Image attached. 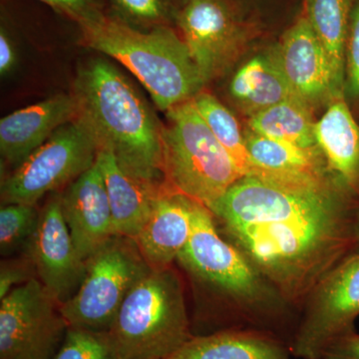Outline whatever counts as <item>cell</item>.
<instances>
[{"instance_id":"9","label":"cell","mask_w":359,"mask_h":359,"mask_svg":"<svg viewBox=\"0 0 359 359\" xmlns=\"http://www.w3.org/2000/svg\"><path fill=\"white\" fill-rule=\"evenodd\" d=\"M359 316V250L346 257L320 283L304 302L292 355L321 359L328 346L353 332Z\"/></svg>"},{"instance_id":"28","label":"cell","mask_w":359,"mask_h":359,"mask_svg":"<svg viewBox=\"0 0 359 359\" xmlns=\"http://www.w3.org/2000/svg\"><path fill=\"white\" fill-rule=\"evenodd\" d=\"M36 269L27 254L4 257L0 263V299L21 285L35 280Z\"/></svg>"},{"instance_id":"13","label":"cell","mask_w":359,"mask_h":359,"mask_svg":"<svg viewBox=\"0 0 359 359\" xmlns=\"http://www.w3.org/2000/svg\"><path fill=\"white\" fill-rule=\"evenodd\" d=\"M273 50L294 93L311 107L344 97L335 88L330 60L306 16L290 26Z\"/></svg>"},{"instance_id":"31","label":"cell","mask_w":359,"mask_h":359,"mask_svg":"<svg viewBox=\"0 0 359 359\" xmlns=\"http://www.w3.org/2000/svg\"><path fill=\"white\" fill-rule=\"evenodd\" d=\"M321 359H359V334L353 330L334 340Z\"/></svg>"},{"instance_id":"3","label":"cell","mask_w":359,"mask_h":359,"mask_svg":"<svg viewBox=\"0 0 359 359\" xmlns=\"http://www.w3.org/2000/svg\"><path fill=\"white\" fill-rule=\"evenodd\" d=\"M78 122L127 173L164 184L162 127L133 83L116 66L94 58L78 70L73 93Z\"/></svg>"},{"instance_id":"19","label":"cell","mask_w":359,"mask_h":359,"mask_svg":"<svg viewBox=\"0 0 359 359\" xmlns=\"http://www.w3.org/2000/svg\"><path fill=\"white\" fill-rule=\"evenodd\" d=\"M316 139L328 172L346 188L359 165V123L346 97L328 104L325 114L316 123Z\"/></svg>"},{"instance_id":"20","label":"cell","mask_w":359,"mask_h":359,"mask_svg":"<svg viewBox=\"0 0 359 359\" xmlns=\"http://www.w3.org/2000/svg\"><path fill=\"white\" fill-rule=\"evenodd\" d=\"M230 94L248 117L283 101L299 98L283 74L273 49L250 59L237 71L231 78Z\"/></svg>"},{"instance_id":"30","label":"cell","mask_w":359,"mask_h":359,"mask_svg":"<svg viewBox=\"0 0 359 359\" xmlns=\"http://www.w3.org/2000/svg\"><path fill=\"white\" fill-rule=\"evenodd\" d=\"M67 18L74 20L77 25L84 21L93 20L100 15L96 0H39Z\"/></svg>"},{"instance_id":"17","label":"cell","mask_w":359,"mask_h":359,"mask_svg":"<svg viewBox=\"0 0 359 359\" xmlns=\"http://www.w3.org/2000/svg\"><path fill=\"white\" fill-rule=\"evenodd\" d=\"M96 161L109 198L116 233L135 240L166 186L127 173L108 151H98Z\"/></svg>"},{"instance_id":"2","label":"cell","mask_w":359,"mask_h":359,"mask_svg":"<svg viewBox=\"0 0 359 359\" xmlns=\"http://www.w3.org/2000/svg\"><path fill=\"white\" fill-rule=\"evenodd\" d=\"M177 263L204 302L191 320L193 335L257 330L292 346L301 311L219 233L209 208L197 201L192 235Z\"/></svg>"},{"instance_id":"32","label":"cell","mask_w":359,"mask_h":359,"mask_svg":"<svg viewBox=\"0 0 359 359\" xmlns=\"http://www.w3.org/2000/svg\"><path fill=\"white\" fill-rule=\"evenodd\" d=\"M16 63V52L13 40L6 28L1 26L0 32V74L6 76L13 69Z\"/></svg>"},{"instance_id":"25","label":"cell","mask_w":359,"mask_h":359,"mask_svg":"<svg viewBox=\"0 0 359 359\" xmlns=\"http://www.w3.org/2000/svg\"><path fill=\"white\" fill-rule=\"evenodd\" d=\"M36 205L4 204L0 209V254L4 257L23 254L39 228Z\"/></svg>"},{"instance_id":"22","label":"cell","mask_w":359,"mask_h":359,"mask_svg":"<svg viewBox=\"0 0 359 359\" xmlns=\"http://www.w3.org/2000/svg\"><path fill=\"white\" fill-rule=\"evenodd\" d=\"M355 0H308L306 18L320 39L334 75L335 88L344 95L346 48L351 9Z\"/></svg>"},{"instance_id":"14","label":"cell","mask_w":359,"mask_h":359,"mask_svg":"<svg viewBox=\"0 0 359 359\" xmlns=\"http://www.w3.org/2000/svg\"><path fill=\"white\" fill-rule=\"evenodd\" d=\"M61 208L79 257L86 262L117 236L97 161L60 193Z\"/></svg>"},{"instance_id":"15","label":"cell","mask_w":359,"mask_h":359,"mask_svg":"<svg viewBox=\"0 0 359 359\" xmlns=\"http://www.w3.org/2000/svg\"><path fill=\"white\" fill-rule=\"evenodd\" d=\"M72 94H57L0 120V154L15 169L60 127L76 119Z\"/></svg>"},{"instance_id":"21","label":"cell","mask_w":359,"mask_h":359,"mask_svg":"<svg viewBox=\"0 0 359 359\" xmlns=\"http://www.w3.org/2000/svg\"><path fill=\"white\" fill-rule=\"evenodd\" d=\"M245 138L252 166L250 175L304 179H323L332 175L318 147H299L249 129Z\"/></svg>"},{"instance_id":"12","label":"cell","mask_w":359,"mask_h":359,"mask_svg":"<svg viewBox=\"0 0 359 359\" xmlns=\"http://www.w3.org/2000/svg\"><path fill=\"white\" fill-rule=\"evenodd\" d=\"M25 254L32 257L40 282L59 304L76 294L86 273V262L73 244L60 193L52 194L40 209L39 228Z\"/></svg>"},{"instance_id":"5","label":"cell","mask_w":359,"mask_h":359,"mask_svg":"<svg viewBox=\"0 0 359 359\" xmlns=\"http://www.w3.org/2000/svg\"><path fill=\"white\" fill-rule=\"evenodd\" d=\"M109 334L119 359H167L179 351L193 334L178 271L171 266L144 276L123 302Z\"/></svg>"},{"instance_id":"29","label":"cell","mask_w":359,"mask_h":359,"mask_svg":"<svg viewBox=\"0 0 359 359\" xmlns=\"http://www.w3.org/2000/svg\"><path fill=\"white\" fill-rule=\"evenodd\" d=\"M116 7L130 20L141 25H163L168 16L166 0H114Z\"/></svg>"},{"instance_id":"10","label":"cell","mask_w":359,"mask_h":359,"mask_svg":"<svg viewBox=\"0 0 359 359\" xmlns=\"http://www.w3.org/2000/svg\"><path fill=\"white\" fill-rule=\"evenodd\" d=\"M39 278L0 299V359H52L68 323Z\"/></svg>"},{"instance_id":"33","label":"cell","mask_w":359,"mask_h":359,"mask_svg":"<svg viewBox=\"0 0 359 359\" xmlns=\"http://www.w3.org/2000/svg\"></svg>"},{"instance_id":"4","label":"cell","mask_w":359,"mask_h":359,"mask_svg":"<svg viewBox=\"0 0 359 359\" xmlns=\"http://www.w3.org/2000/svg\"><path fill=\"white\" fill-rule=\"evenodd\" d=\"M78 25L82 44L125 66L161 111L191 100L205 86L185 41L171 28L143 32L103 13Z\"/></svg>"},{"instance_id":"18","label":"cell","mask_w":359,"mask_h":359,"mask_svg":"<svg viewBox=\"0 0 359 359\" xmlns=\"http://www.w3.org/2000/svg\"><path fill=\"white\" fill-rule=\"evenodd\" d=\"M290 346L257 330H226L193 335L167 359H292Z\"/></svg>"},{"instance_id":"26","label":"cell","mask_w":359,"mask_h":359,"mask_svg":"<svg viewBox=\"0 0 359 359\" xmlns=\"http://www.w3.org/2000/svg\"><path fill=\"white\" fill-rule=\"evenodd\" d=\"M52 359H119L109 332L68 327Z\"/></svg>"},{"instance_id":"16","label":"cell","mask_w":359,"mask_h":359,"mask_svg":"<svg viewBox=\"0 0 359 359\" xmlns=\"http://www.w3.org/2000/svg\"><path fill=\"white\" fill-rule=\"evenodd\" d=\"M195 200L166 187L135 238L151 271L173 266L192 235Z\"/></svg>"},{"instance_id":"24","label":"cell","mask_w":359,"mask_h":359,"mask_svg":"<svg viewBox=\"0 0 359 359\" xmlns=\"http://www.w3.org/2000/svg\"><path fill=\"white\" fill-rule=\"evenodd\" d=\"M192 100L201 117L230 155L241 174L247 176L252 173L245 133L241 130L237 118L216 97L203 90Z\"/></svg>"},{"instance_id":"6","label":"cell","mask_w":359,"mask_h":359,"mask_svg":"<svg viewBox=\"0 0 359 359\" xmlns=\"http://www.w3.org/2000/svg\"><path fill=\"white\" fill-rule=\"evenodd\" d=\"M166 116L162 127L165 186L210 207L244 176L201 117L192 99L167 111Z\"/></svg>"},{"instance_id":"7","label":"cell","mask_w":359,"mask_h":359,"mask_svg":"<svg viewBox=\"0 0 359 359\" xmlns=\"http://www.w3.org/2000/svg\"><path fill=\"white\" fill-rule=\"evenodd\" d=\"M150 271L133 238H111L87 259L76 294L61 304L68 327L109 332L127 295Z\"/></svg>"},{"instance_id":"23","label":"cell","mask_w":359,"mask_h":359,"mask_svg":"<svg viewBox=\"0 0 359 359\" xmlns=\"http://www.w3.org/2000/svg\"><path fill=\"white\" fill-rule=\"evenodd\" d=\"M313 112V108L302 99H290L250 116L248 129L299 147H318Z\"/></svg>"},{"instance_id":"11","label":"cell","mask_w":359,"mask_h":359,"mask_svg":"<svg viewBox=\"0 0 359 359\" xmlns=\"http://www.w3.org/2000/svg\"><path fill=\"white\" fill-rule=\"evenodd\" d=\"M178 23L205 85L224 74L244 50L245 27L222 0H185Z\"/></svg>"},{"instance_id":"1","label":"cell","mask_w":359,"mask_h":359,"mask_svg":"<svg viewBox=\"0 0 359 359\" xmlns=\"http://www.w3.org/2000/svg\"><path fill=\"white\" fill-rule=\"evenodd\" d=\"M208 208L219 233L301 311L321 280L359 250V201L332 175H247Z\"/></svg>"},{"instance_id":"27","label":"cell","mask_w":359,"mask_h":359,"mask_svg":"<svg viewBox=\"0 0 359 359\" xmlns=\"http://www.w3.org/2000/svg\"><path fill=\"white\" fill-rule=\"evenodd\" d=\"M344 97L351 111L359 108V0L351 9L347 33Z\"/></svg>"},{"instance_id":"8","label":"cell","mask_w":359,"mask_h":359,"mask_svg":"<svg viewBox=\"0 0 359 359\" xmlns=\"http://www.w3.org/2000/svg\"><path fill=\"white\" fill-rule=\"evenodd\" d=\"M98 151L81 123L74 120L65 124L2 179V205H36L47 194L66 188L93 166Z\"/></svg>"}]
</instances>
